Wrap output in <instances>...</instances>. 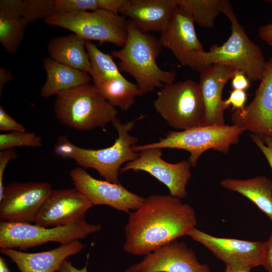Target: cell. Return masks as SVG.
I'll return each mask as SVG.
<instances>
[{
  "mask_svg": "<svg viewBox=\"0 0 272 272\" xmlns=\"http://www.w3.org/2000/svg\"><path fill=\"white\" fill-rule=\"evenodd\" d=\"M195 212L181 199L152 194L129 213L125 227L123 250L134 255H146L195 228Z\"/></svg>",
  "mask_w": 272,
  "mask_h": 272,
  "instance_id": "6da1fadb",
  "label": "cell"
},
{
  "mask_svg": "<svg viewBox=\"0 0 272 272\" xmlns=\"http://www.w3.org/2000/svg\"><path fill=\"white\" fill-rule=\"evenodd\" d=\"M222 13L231 23L228 39L221 45H212L208 51L193 53L186 66L200 72L213 64H224L243 72L250 82L260 81L266 63L262 50L247 36L230 3Z\"/></svg>",
  "mask_w": 272,
  "mask_h": 272,
  "instance_id": "7a4b0ae2",
  "label": "cell"
},
{
  "mask_svg": "<svg viewBox=\"0 0 272 272\" xmlns=\"http://www.w3.org/2000/svg\"><path fill=\"white\" fill-rule=\"evenodd\" d=\"M162 48L159 38L140 31L128 19L125 44L119 50L111 52L112 56L119 60L120 71L133 78L142 95L173 83L176 79L175 71L163 70L157 64Z\"/></svg>",
  "mask_w": 272,
  "mask_h": 272,
  "instance_id": "3957f363",
  "label": "cell"
},
{
  "mask_svg": "<svg viewBox=\"0 0 272 272\" xmlns=\"http://www.w3.org/2000/svg\"><path fill=\"white\" fill-rule=\"evenodd\" d=\"M111 123L118 133L111 146L97 150L86 149L74 144L66 136H60L54 145L55 153L63 159L74 160L84 169L96 170L109 182L120 184L118 174L121 166L139 156V153L132 150L138 139L129 133L134 126V120L122 123L116 117Z\"/></svg>",
  "mask_w": 272,
  "mask_h": 272,
  "instance_id": "277c9868",
  "label": "cell"
},
{
  "mask_svg": "<svg viewBox=\"0 0 272 272\" xmlns=\"http://www.w3.org/2000/svg\"><path fill=\"white\" fill-rule=\"evenodd\" d=\"M54 112L61 124L79 131L104 127L117 114L116 108L90 83L58 93Z\"/></svg>",
  "mask_w": 272,
  "mask_h": 272,
  "instance_id": "5b68a950",
  "label": "cell"
},
{
  "mask_svg": "<svg viewBox=\"0 0 272 272\" xmlns=\"http://www.w3.org/2000/svg\"><path fill=\"white\" fill-rule=\"evenodd\" d=\"M244 131L233 124L196 127L180 131H170L158 142L142 145H134L135 152L151 148L184 150L190 153L188 159L191 167L196 166L200 155L209 149L224 154L229 152L232 145L239 142Z\"/></svg>",
  "mask_w": 272,
  "mask_h": 272,
  "instance_id": "8992f818",
  "label": "cell"
},
{
  "mask_svg": "<svg viewBox=\"0 0 272 272\" xmlns=\"http://www.w3.org/2000/svg\"><path fill=\"white\" fill-rule=\"evenodd\" d=\"M155 109L174 129L205 126V108L198 83L191 80L165 85L157 92Z\"/></svg>",
  "mask_w": 272,
  "mask_h": 272,
  "instance_id": "52a82bcc",
  "label": "cell"
},
{
  "mask_svg": "<svg viewBox=\"0 0 272 272\" xmlns=\"http://www.w3.org/2000/svg\"><path fill=\"white\" fill-rule=\"evenodd\" d=\"M51 26L68 30L86 41L108 42L122 47L127 36L128 20L106 10L58 12L45 19Z\"/></svg>",
  "mask_w": 272,
  "mask_h": 272,
  "instance_id": "ba28073f",
  "label": "cell"
},
{
  "mask_svg": "<svg viewBox=\"0 0 272 272\" xmlns=\"http://www.w3.org/2000/svg\"><path fill=\"white\" fill-rule=\"evenodd\" d=\"M101 229L100 225L86 221L49 228L35 224L1 221L0 247L25 250L49 242L63 244L84 239Z\"/></svg>",
  "mask_w": 272,
  "mask_h": 272,
  "instance_id": "9c48e42d",
  "label": "cell"
},
{
  "mask_svg": "<svg viewBox=\"0 0 272 272\" xmlns=\"http://www.w3.org/2000/svg\"><path fill=\"white\" fill-rule=\"evenodd\" d=\"M52 190L47 182H12L5 186L0 199L1 221L32 223Z\"/></svg>",
  "mask_w": 272,
  "mask_h": 272,
  "instance_id": "30bf717a",
  "label": "cell"
},
{
  "mask_svg": "<svg viewBox=\"0 0 272 272\" xmlns=\"http://www.w3.org/2000/svg\"><path fill=\"white\" fill-rule=\"evenodd\" d=\"M187 236L207 248L226 267L252 268L262 265L264 242L216 237L196 228Z\"/></svg>",
  "mask_w": 272,
  "mask_h": 272,
  "instance_id": "8fae6325",
  "label": "cell"
},
{
  "mask_svg": "<svg viewBox=\"0 0 272 272\" xmlns=\"http://www.w3.org/2000/svg\"><path fill=\"white\" fill-rule=\"evenodd\" d=\"M161 149L151 148L140 152L138 157L126 163L119 172L143 171L165 185L170 194L180 199L187 196L186 186L191 177V165L188 160L170 163L162 158Z\"/></svg>",
  "mask_w": 272,
  "mask_h": 272,
  "instance_id": "7c38bea8",
  "label": "cell"
},
{
  "mask_svg": "<svg viewBox=\"0 0 272 272\" xmlns=\"http://www.w3.org/2000/svg\"><path fill=\"white\" fill-rule=\"evenodd\" d=\"M70 176L77 189L95 205H106L129 214L135 210L145 198L133 193L121 183L114 184L97 179L80 166L72 169Z\"/></svg>",
  "mask_w": 272,
  "mask_h": 272,
  "instance_id": "4fadbf2b",
  "label": "cell"
},
{
  "mask_svg": "<svg viewBox=\"0 0 272 272\" xmlns=\"http://www.w3.org/2000/svg\"><path fill=\"white\" fill-rule=\"evenodd\" d=\"M91 201L76 188L52 190L41 205L34 223L49 228L85 221Z\"/></svg>",
  "mask_w": 272,
  "mask_h": 272,
  "instance_id": "5bb4252c",
  "label": "cell"
},
{
  "mask_svg": "<svg viewBox=\"0 0 272 272\" xmlns=\"http://www.w3.org/2000/svg\"><path fill=\"white\" fill-rule=\"evenodd\" d=\"M233 124L244 131L272 138V57L266 61L262 77L252 101L232 111Z\"/></svg>",
  "mask_w": 272,
  "mask_h": 272,
  "instance_id": "9a60e30c",
  "label": "cell"
},
{
  "mask_svg": "<svg viewBox=\"0 0 272 272\" xmlns=\"http://www.w3.org/2000/svg\"><path fill=\"white\" fill-rule=\"evenodd\" d=\"M125 272H210V269L185 243L175 240L146 255Z\"/></svg>",
  "mask_w": 272,
  "mask_h": 272,
  "instance_id": "2e32d148",
  "label": "cell"
},
{
  "mask_svg": "<svg viewBox=\"0 0 272 272\" xmlns=\"http://www.w3.org/2000/svg\"><path fill=\"white\" fill-rule=\"evenodd\" d=\"M194 23L190 13L178 5L159 38L162 47L169 50L183 66L186 65L191 54L205 51Z\"/></svg>",
  "mask_w": 272,
  "mask_h": 272,
  "instance_id": "e0dca14e",
  "label": "cell"
},
{
  "mask_svg": "<svg viewBox=\"0 0 272 272\" xmlns=\"http://www.w3.org/2000/svg\"><path fill=\"white\" fill-rule=\"evenodd\" d=\"M237 70L226 65L213 64L199 72L198 84L205 108V126L225 124L222 93Z\"/></svg>",
  "mask_w": 272,
  "mask_h": 272,
  "instance_id": "ac0fdd59",
  "label": "cell"
},
{
  "mask_svg": "<svg viewBox=\"0 0 272 272\" xmlns=\"http://www.w3.org/2000/svg\"><path fill=\"white\" fill-rule=\"evenodd\" d=\"M177 6V0H125L119 14L143 33H161Z\"/></svg>",
  "mask_w": 272,
  "mask_h": 272,
  "instance_id": "d6986e66",
  "label": "cell"
},
{
  "mask_svg": "<svg viewBox=\"0 0 272 272\" xmlns=\"http://www.w3.org/2000/svg\"><path fill=\"white\" fill-rule=\"evenodd\" d=\"M84 247L78 240L42 252L27 253L12 248H1L0 252L16 264L20 272H57L68 257L80 253Z\"/></svg>",
  "mask_w": 272,
  "mask_h": 272,
  "instance_id": "ffe728a7",
  "label": "cell"
},
{
  "mask_svg": "<svg viewBox=\"0 0 272 272\" xmlns=\"http://www.w3.org/2000/svg\"><path fill=\"white\" fill-rule=\"evenodd\" d=\"M24 9V0L0 1V43L11 54L18 50L28 25Z\"/></svg>",
  "mask_w": 272,
  "mask_h": 272,
  "instance_id": "44dd1931",
  "label": "cell"
},
{
  "mask_svg": "<svg viewBox=\"0 0 272 272\" xmlns=\"http://www.w3.org/2000/svg\"><path fill=\"white\" fill-rule=\"evenodd\" d=\"M43 65L46 74V81L40 91V95L48 98L58 93L83 85L91 81L89 74L45 57Z\"/></svg>",
  "mask_w": 272,
  "mask_h": 272,
  "instance_id": "7402d4cb",
  "label": "cell"
},
{
  "mask_svg": "<svg viewBox=\"0 0 272 272\" xmlns=\"http://www.w3.org/2000/svg\"><path fill=\"white\" fill-rule=\"evenodd\" d=\"M86 41L75 34L54 38L48 44V52L56 61L89 74L91 64Z\"/></svg>",
  "mask_w": 272,
  "mask_h": 272,
  "instance_id": "603a6c76",
  "label": "cell"
},
{
  "mask_svg": "<svg viewBox=\"0 0 272 272\" xmlns=\"http://www.w3.org/2000/svg\"><path fill=\"white\" fill-rule=\"evenodd\" d=\"M221 185L247 198L272 223V181L268 178L260 175L247 179L226 178Z\"/></svg>",
  "mask_w": 272,
  "mask_h": 272,
  "instance_id": "cb8c5ba5",
  "label": "cell"
},
{
  "mask_svg": "<svg viewBox=\"0 0 272 272\" xmlns=\"http://www.w3.org/2000/svg\"><path fill=\"white\" fill-rule=\"evenodd\" d=\"M93 85L102 96L113 107L124 111L134 104L135 98L142 96L137 84L122 79H106L97 76H91Z\"/></svg>",
  "mask_w": 272,
  "mask_h": 272,
  "instance_id": "d4e9b609",
  "label": "cell"
},
{
  "mask_svg": "<svg viewBox=\"0 0 272 272\" xmlns=\"http://www.w3.org/2000/svg\"><path fill=\"white\" fill-rule=\"evenodd\" d=\"M224 0H177L179 6L185 8L194 22L200 26L212 28L216 18L222 13Z\"/></svg>",
  "mask_w": 272,
  "mask_h": 272,
  "instance_id": "484cf974",
  "label": "cell"
},
{
  "mask_svg": "<svg viewBox=\"0 0 272 272\" xmlns=\"http://www.w3.org/2000/svg\"><path fill=\"white\" fill-rule=\"evenodd\" d=\"M86 49L91 64V76H97L106 79H122L118 66L112 56L101 51L90 41H86Z\"/></svg>",
  "mask_w": 272,
  "mask_h": 272,
  "instance_id": "4316f807",
  "label": "cell"
},
{
  "mask_svg": "<svg viewBox=\"0 0 272 272\" xmlns=\"http://www.w3.org/2000/svg\"><path fill=\"white\" fill-rule=\"evenodd\" d=\"M125 0H54L58 12L106 10L119 13Z\"/></svg>",
  "mask_w": 272,
  "mask_h": 272,
  "instance_id": "83f0119b",
  "label": "cell"
},
{
  "mask_svg": "<svg viewBox=\"0 0 272 272\" xmlns=\"http://www.w3.org/2000/svg\"><path fill=\"white\" fill-rule=\"evenodd\" d=\"M42 138L33 132L13 131L0 134V150L14 149L16 147H40Z\"/></svg>",
  "mask_w": 272,
  "mask_h": 272,
  "instance_id": "f1b7e54d",
  "label": "cell"
},
{
  "mask_svg": "<svg viewBox=\"0 0 272 272\" xmlns=\"http://www.w3.org/2000/svg\"><path fill=\"white\" fill-rule=\"evenodd\" d=\"M24 5L23 18L28 25L57 13L54 0H24Z\"/></svg>",
  "mask_w": 272,
  "mask_h": 272,
  "instance_id": "f546056e",
  "label": "cell"
},
{
  "mask_svg": "<svg viewBox=\"0 0 272 272\" xmlns=\"http://www.w3.org/2000/svg\"><path fill=\"white\" fill-rule=\"evenodd\" d=\"M247 94L245 91L233 89L230 92L229 97L223 101L224 109L232 107V111L240 110L245 107Z\"/></svg>",
  "mask_w": 272,
  "mask_h": 272,
  "instance_id": "4dcf8cb0",
  "label": "cell"
},
{
  "mask_svg": "<svg viewBox=\"0 0 272 272\" xmlns=\"http://www.w3.org/2000/svg\"><path fill=\"white\" fill-rule=\"evenodd\" d=\"M252 141L262 153L272 170V138L252 134Z\"/></svg>",
  "mask_w": 272,
  "mask_h": 272,
  "instance_id": "1f68e13d",
  "label": "cell"
},
{
  "mask_svg": "<svg viewBox=\"0 0 272 272\" xmlns=\"http://www.w3.org/2000/svg\"><path fill=\"white\" fill-rule=\"evenodd\" d=\"M0 130L13 131H25V127L17 122L0 106Z\"/></svg>",
  "mask_w": 272,
  "mask_h": 272,
  "instance_id": "d6a6232c",
  "label": "cell"
},
{
  "mask_svg": "<svg viewBox=\"0 0 272 272\" xmlns=\"http://www.w3.org/2000/svg\"><path fill=\"white\" fill-rule=\"evenodd\" d=\"M18 157V154L14 149L2 150L0 152V199L2 198L5 186L3 177L5 170L9 161Z\"/></svg>",
  "mask_w": 272,
  "mask_h": 272,
  "instance_id": "836d02e7",
  "label": "cell"
},
{
  "mask_svg": "<svg viewBox=\"0 0 272 272\" xmlns=\"http://www.w3.org/2000/svg\"><path fill=\"white\" fill-rule=\"evenodd\" d=\"M250 81L245 73L237 70L231 79V85L233 89L245 91L250 85Z\"/></svg>",
  "mask_w": 272,
  "mask_h": 272,
  "instance_id": "e575fe53",
  "label": "cell"
},
{
  "mask_svg": "<svg viewBox=\"0 0 272 272\" xmlns=\"http://www.w3.org/2000/svg\"><path fill=\"white\" fill-rule=\"evenodd\" d=\"M264 243L263 259L262 266L267 272H272V232L268 240Z\"/></svg>",
  "mask_w": 272,
  "mask_h": 272,
  "instance_id": "d590c367",
  "label": "cell"
},
{
  "mask_svg": "<svg viewBox=\"0 0 272 272\" xmlns=\"http://www.w3.org/2000/svg\"><path fill=\"white\" fill-rule=\"evenodd\" d=\"M258 35L261 40L272 46V23L260 26Z\"/></svg>",
  "mask_w": 272,
  "mask_h": 272,
  "instance_id": "8d00e7d4",
  "label": "cell"
},
{
  "mask_svg": "<svg viewBox=\"0 0 272 272\" xmlns=\"http://www.w3.org/2000/svg\"><path fill=\"white\" fill-rule=\"evenodd\" d=\"M13 78L14 76L10 70L4 67H0V96L2 95L5 85L12 81Z\"/></svg>",
  "mask_w": 272,
  "mask_h": 272,
  "instance_id": "74e56055",
  "label": "cell"
},
{
  "mask_svg": "<svg viewBox=\"0 0 272 272\" xmlns=\"http://www.w3.org/2000/svg\"><path fill=\"white\" fill-rule=\"evenodd\" d=\"M57 272H88V266L86 264L83 267L78 268L73 265L71 261L66 259L63 262Z\"/></svg>",
  "mask_w": 272,
  "mask_h": 272,
  "instance_id": "f35d334b",
  "label": "cell"
},
{
  "mask_svg": "<svg viewBox=\"0 0 272 272\" xmlns=\"http://www.w3.org/2000/svg\"><path fill=\"white\" fill-rule=\"evenodd\" d=\"M250 268H231L229 267H226V268L224 272H251Z\"/></svg>",
  "mask_w": 272,
  "mask_h": 272,
  "instance_id": "ab89813d",
  "label": "cell"
},
{
  "mask_svg": "<svg viewBox=\"0 0 272 272\" xmlns=\"http://www.w3.org/2000/svg\"><path fill=\"white\" fill-rule=\"evenodd\" d=\"M0 272H11L6 260L2 256L0 257Z\"/></svg>",
  "mask_w": 272,
  "mask_h": 272,
  "instance_id": "60d3db41",
  "label": "cell"
},
{
  "mask_svg": "<svg viewBox=\"0 0 272 272\" xmlns=\"http://www.w3.org/2000/svg\"><path fill=\"white\" fill-rule=\"evenodd\" d=\"M265 2L272 4V0L265 1Z\"/></svg>",
  "mask_w": 272,
  "mask_h": 272,
  "instance_id": "b9f144b4",
  "label": "cell"
}]
</instances>
